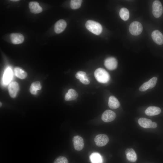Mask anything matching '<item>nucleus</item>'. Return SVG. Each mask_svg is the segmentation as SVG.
<instances>
[{"label":"nucleus","mask_w":163,"mask_h":163,"mask_svg":"<svg viewBox=\"0 0 163 163\" xmlns=\"http://www.w3.org/2000/svg\"><path fill=\"white\" fill-rule=\"evenodd\" d=\"M82 1L81 0H72L71 1L70 6L73 9H76L80 7Z\"/></svg>","instance_id":"393cba45"},{"label":"nucleus","mask_w":163,"mask_h":163,"mask_svg":"<svg viewBox=\"0 0 163 163\" xmlns=\"http://www.w3.org/2000/svg\"><path fill=\"white\" fill-rule=\"evenodd\" d=\"M138 122L139 125L142 127L148 128H151L152 122L149 119L144 118H141L138 120Z\"/></svg>","instance_id":"6ab92c4d"},{"label":"nucleus","mask_w":163,"mask_h":163,"mask_svg":"<svg viewBox=\"0 0 163 163\" xmlns=\"http://www.w3.org/2000/svg\"><path fill=\"white\" fill-rule=\"evenodd\" d=\"M94 141L97 146L102 147L106 145L108 143L109 139L106 134H99L95 137Z\"/></svg>","instance_id":"39448f33"},{"label":"nucleus","mask_w":163,"mask_h":163,"mask_svg":"<svg viewBox=\"0 0 163 163\" xmlns=\"http://www.w3.org/2000/svg\"><path fill=\"white\" fill-rule=\"evenodd\" d=\"M19 89L18 84L16 82H11L8 86L9 94L12 98H14L16 96Z\"/></svg>","instance_id":"9d476101"},{"label":"nucleus","mask_w":163,"mask_h":163,"mask_svg":"<svg viewBox=\"0 0 163 163\" xmlns=\"http://www.w3.org/2000/svg\"><path fill=\"white\" fill-rule=\"evenodd\" d=\"M79 80L82 84L85 85L89 84L90 82L87 77L81 79Z\"/></svg>","instance_id":"cd10ccee"},{"label":"nucleus","mask_w":163,"mask_h":163,"mask_svg":"<svg viewBox=\"0 0 163 163\" xmlns=\"http://www.w3.org/2000/svg\"><path fill=\"white\" fill-rule=\"evenodd\" d=\"M90 159L91 163H102V158L101 155L97 152L92 153L90 156Z\"/></svg>","instance_id":"412c9836"},{"label":"nucleus","mask_w":163,"mask_h":163,"mask_svg":"<svg viewBox=\"0 0 163 163\" xmlns=\"http://www.w3.org/2000/svg\"><path fill=\"white\" fill-rule=\"evenodd\" d=\"M12 77V72L11 69L8 68L5 71L3 77V81L5 84H8L11 80Z\"/></svg>","instance_id":"4be33fe9"},{"label":"nucleus","mask_w":163,"mask_h":163,"mask_svg":"<svg viewBox=\"0 0 163 163\" xmlns=\"http://www.w3.org/2000/svg\"><path fill=\"white\" fill-rule=\"evenodd\" d=\"M14 71L15 75L20 79H24L27 77L26 72L19 68H15Z\"/></svg>","instance_id":"5701e85b"},{"label":"nucleus","mask_w":163,"mask_h":163,"mask_svg":"<svg viewBox=\"0 0 163 163\" xmlns=\"http://www.w3.org/2000/svg\"><path fill=\"white\" fill-rule=\"evenodd\" d=\"M157 125L156 123L155 122H152L151 125V128H155L157 127Z\"/></svg>","instance_id":"c85d7f7f"},{"label":"nucleus","mask_w":163,"mask_h":163,"mask_svg":"<svg viewBox=\"0 0 163 163\" xmlns=\"http://www.w3.org/2000/svg\"><path fill=\"white\" fill-rule=\"evenodd\" d=\"M11 42L14 44H19L23 42L24 40L23 35L20 33H13L10 35Z\"/></svg>","instance_id":"f8f14e48"},{"label":"nucleus","mask_w":163,"mask_h":163,"mask_svg":"<svg viewBox=\"0 0 163 163\" xmlns=\"http://www.w3.org/2000/svg\"><path fill=\"white\" fill-rule=\"evenodd\" d=\"M11 1H13V2H17V1H19V0H11Z\"/></svg>","instance_id":"c756f323"},{"label":"nucleus","mask_w":163,"mask_h":163,"mask_svg":"<svg viewBox=\"0 0 163 163\" xmlns=\"http://www.w3.org/2000/svg\"><path fill=\"white\" fill-rule=\"evenodd\" d=\"M116 114L113 111L110 110H107L102 113L101 119L105 122H109L114 120L116 118Z\"/></svg>","instance_id":"0eeeda50"},{"label":"nucleus","mask_w":163,"mask_h":163,"mask_svg":"<svg viewBox=\"0 0 163 163\" xmlns=\"http://www.w3.org/2000/svg\"><path fill=\"white\" fill-rule=\"evenodd\" d=\"M87 29L93 34L98 35L102 32V28L99 23L94 21L89 20L85 24Z\"/></svg>","instance_id":"f03ea898"},{"label":"nucleus","mask_w":163,"mask_h":163,"mask_svg":"<svg viewBox=\"0 0 163 163\" xmlns=\"http://www.w3.org/2000/svg\"><path fill=\"white\" fill-rule=\"evenodd\" d=\"M75 77L78 79L87 78L86 73L84 72L79 71L78 72L75 74Z\"/></svg>","instance_id":"bb28decb"},{"label":"nucleus","mask_w":163,"mask_h":163,"mask_svg":"<svg viewBox=\"0 0 163 163\" xmlns=\"http://www.w3.org/2000/svg\"><path fill=\"white\" fill-rule=\"evenodd\" d=\"M143 27L142 24L137 21L132 22L129 25V30L131 34L137 36L139 35L142 31Z\"/></svg>","instance_id":"7ed1b4c3"},{"label":"nucleus","mask_w":163,"mask_h":163,"mask_svg":"<svg viewBox=\"0 0 163 163\" xmlns=\"http://www.w3.org/2000/svg\"><path fill=\"white\" fill-rule=\"evenodd\" d=\"M29 7L30 11L34 14H38L43 11L42 8L37 2H30L29 3Z\"/></svg>","instance_id":"4468645a"},{"label":"nucleus","mask_w":163,"mask_h":163,"mask_svg":"<svg viewBox=\"0 0 163 163\" xmlns=\"http://www.w3.org/2000/svg\"><path fill=\"white\" fill-rule=\"evenodd\" d=\"M157 80V77H153L148 81L143 83L140 87L139 90L141 91H144L148 89L152 88L155 86Z\"/></svg>","instance_id":"423d86ee"},{"label":"nucleus","mask_w":163,"mask_h":163,"mask_svg":"<svg viewBox=\"0 0 163 163\" xmlns=\"http://www.w3.org/2000/svg\"><path fill=\"white\" fill-rule=\"evenodd\" d=\"M108 105L109 107L112 109H116L120 107V103L116 97L114 96H111L109 99Z\"/></svg>","instance_id":"a211bd4d"},{"label":"nucleus","mask_w":163,"mask_h":163,"mask_svg":"<svg viewBox=\"0 0 163 163\" xmlns=\"http://www.w3.org/2000/svg\"><path fill=\"white\" fill-rule=\"evenodd\" d=\"M163 11V8L161 3L158 0L153 2L152 5V13L153 16L156 18L160 17Z\"/></svg>","instance_id":"20e7f679"},{"label":"nucleus","mask_w":163,"mask_h":163,"mask_svg":"<svg viewBox=\"0 0 163 163\" xmlns=\"http://www.w3.org/2000/svg\"><path fill=\"white\" fill-rule=\"evenodd\" d=\"M125 153L127 159L132 162H135L137 159L136 154L134 150L132 148H128L126 149Z\"/></svg>","instance_id":"dca6fc26"},{"label":"nucleus","mask_w":163,"mask_h":163,"mask_svg":"<svg viewBox=\"0 0 163 163\" xmlns=\"http://www.w3.org/2000/svg\"><path fill=\"white\" fill-rule=\"evenodd\" d=\"M2 105V103L0 102V107Z\"/></svg>","instance_id":"7c9ffc66"},{"label":"nucleus","mask_w":163,"mask_h":163,"mask_svg":"<svg viewBox=\"0 0 163 163\" xmlns=\"http://www.w3.org/2000/svg\"><path fill=\"white\" fill-rule=\"evenodd\" d=\"M66 26V23L64 20H60L57 21L55 24L54 31L57 34L60 33L64 30Z\"/></svg>","instance_id":"ddd939ff"},{"label":"nucleus","mask_w":163,"mask_h":163,"mask_svg":"<svg viewBox=\"0 0 163 163\" xmlns=\"http://www.w3.org/2000/svg\"><path fill=\"white\" fill-rule=\"evenodd\" d=\"M78 96V94L76 91L72 89H69L65 96V99L66 101H71L76 99Z\"/></svg>","instance_id":"f3484780"},{"label":"nucleus","mask_w":163,"mask_h":163,"mask_svg":"<svg viewBox=\"0 0 163 163\" xmlns=\"http://www.w3.org/2000/svg\"><path fill=\"white\" fill-rule=\"evenodd\" d=\"M104 65L107 69L113 70L117 68V62L115 58L109 57L105 60Z\"/></svg>","instance_id":"1a4fd4ad"},{"label":"nucleus","mask_w":163,"mask_h":163,"mask_svg":"<svg viewBox=\"0 0 163 163\" xmlns=\"http://www.w3.org/2000/svg\"><path fill=\"white\" fill-rule=\"evenodd\" d=\"M53 163H69V161L65 157L60 156L55 159Z\"/></svg>","instance_id":"a878e982"},{"label":"nucleus","mask_w":163,"mask_h":163,"mask_svg":"<svg viewBox=\"0 0 163 163\" xmlns=\"http://www.w3.org/2000/svg\"><path fill=\"white\" fill-rule=\"evenodd\" d=\"M41 86L40 82L37 81L32 83L30 86V93L33 94H36L37 91L41 89Z\"/></svg>","instance_id":"aec40b11"},{"label":"nucleus","mask_w":163,"mask_h":163,"mask_svg":"<svg viewBox=\"0 0 163 163\" xmlns=\"http://www.w3.org/2000/svg\"><path fill=\"white\" fill-rule=\"evenodd\" d=\"M152 37L153 41L159 45L163 44V35L158 30H154L152 33Z\"/></svg>","instance_id":"9b49d317"},{"label":"nucleus","mask_w":163,"mask_h":163,"mask_svg":"<svg viewBox=\"0 0 163 163\" xmlns=\"http://www.w3.org/2000/svg\"><path fill=\"white\" fill-rule=\"evenodd\" d=\"M72 142L75 149L77 151H80L83 148L84 143L83 139L79 136H75L72 139Z\"/></svg>","instance_id":"6e6552de"},{"label":"nucleus","mask_w":163,"mask_h":163,"mask_svg":"<svg viewBox=\"0 0 163 163\" xmlns=\"http://www.w3.org/2000/svg\"><path fill=\"white\" fill-rule=\"evenodd\" d=\"M161 112V109L158 107L150 106L145 111V114L149 116H152L159 114Z\"/></svg>","instance_id":"2eb2a0df"},{"label":"nucleus","mask_w":163,"mask_h":163,"mask_svg":"<svg viewBox=\"0 0 163 163\" xmlns=\"http://www.w3.org/2000/svg\"><path fill=\"white\" fill-rule=\"evenodd\" d=\"M119 14L121 18L124 21L127 20L129 18V12L127 9L125 8H121Z\"/></svg>","instance_id":"b1692460"},{"label":"nucleus","mask_w":163,"mask_h":163,"mask_svg":"<svg viewBox=\"0 0 163 163\" xmlns=\"http://www.w3.org/2000/svg\"><path fill=\"white\" fill-rule=\"evenodd\" d=\"M94 76L99 82L105 83L110 79V75L104 69L100 68L97 69L94 72Z\"/></svg>","instance_id":"f257e3e1"}]
</instances>
